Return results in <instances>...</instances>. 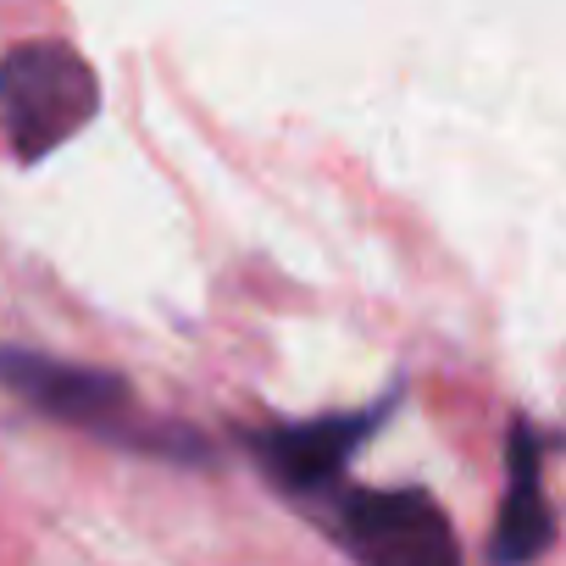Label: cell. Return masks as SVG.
Wrapping results in <instances>:
<instances>
[{"label": "cell", "mask_w": 566, "mask_h": 566, "mask_svg": "<svg viewBox=\"0 0 566 566\" xmlns=\"http://www.w3.org/2000/svg\"><path fill=\"white\" fill-rule=\"evenodd\" d=\"M101 112L95 67L62 40H23L0 56V128L18 161H45Z\"/></svg>", "instance_id": "obj_1"}, {"label": "cell", "mask_w": 566, "mask_h": 566, "mask_svg": "<svg viewBox=\"0 0 566 566\" xmlns=\"http://www.w3.org/2000/svg\"><path fill=\"white\" fill-rule=\"evenodd\" d=\"M339 538L361 566H461L455 527L422 489H350L339 500Z\"/></svg>", "instance_id": "obj_2"}, {"label": "cell", "mask_w": 566, "mask_h": 566, "mask_svg": "<svg viewBox=\"0 0 566 566\" xmlns=\"http://www.w3.org/2000/svg\"><path fill=\"white\" fill-rule=\"evenodd\" d=\"M0 389H12L18 400L40 406L56 422H73V428H90L106 439H134L128 433L134 395H128V378H117V373L73 367V361H56L40 350L0 345Z\"/></svg>", "instance_id": "obj_3"}, {"label": "cell", "mask_w": 566, "mask_h": 566, "mask_svg": "<svg viewBox=\"0 0 566 566\" xmlns=\"http://www.w3.org/2000/svg\"><path fill=\"white\" fill-rule=\"evenodd\" d=\"M378 417H384V406L272 428V433L261 439V461L272 467V478H277L283 489H323V483L361 450V439L378 428Z\"/></svg>", "instance_id": "obj_4"}, {"label": "cell", "mask_w": 566, "mask_h": 566, "mask_svg": "<svg viewBox=\"0 0 566 566\" xmlns=\"http://www.w3.org/2000/svg\"><path fill=\"white\" fill-rule=\"evenodd\" d=\"M555 538V522H549V505H544V489H538V439L533 428H511V444H505V505H500V522H494V538H489V560L494 566H533Z\"/></svg>", "instance_id": "obj_5"}]
</instances>
